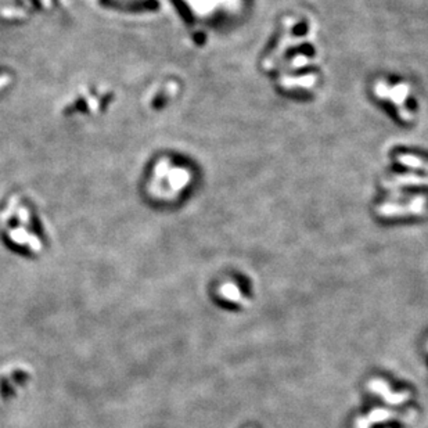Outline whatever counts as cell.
I'll list each match as a JSON object with an SVG mask.
<instances>
[{
  "mask_svg": "<svg viewBox=\"0 0 428 428\" xmlns=\"http://www.w3.org/2000/svg\"><path fill=\"white\" fill-rule=\"evenodd\" d=\"M399 161H401V162L408 163V165H410V167H416V168L428 169V167H425L427 163H424L423 161H421V159L414 158V157H402V158H399Z\"/></svg>",
  "mask_w": 428,
  "mask_h": 428,
  "instance_id": "1",
  "label": "cell"
}]
</instances>
